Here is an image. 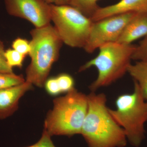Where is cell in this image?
<instances>
[{"instance_id":"6da1fadb","label":"cell","mask_w":147,"mask_h":147,"mask_svg":"<svg viewBox=\"0 0 147 147\" xmlns=\"http://www.w3.org/2000/svg\"><path fill=\"white\" fill-rule=\"evenodd\" d=\"M87 97L88 111L81 134L88 147H125L126 135L109 113L105 95L91 92Z\"/></svg>"},{"instance_id":"7a4b0ae2","label":"cell","mask_w":147,"mask_h":147,"mask_svg":"<svg viewBox=\"0 0 147 147\" xmlns=\"http://www.w3.org/2000/svg\"><path fill=\"white\" fill-rule=\"evenodd\" d=\"M53 104L46 116L44 129L51 137L81 134L88 111L87 95L74 88L65 95L55 98Z\"/></svg>"},{"instance_id":"3957f363","label":"cell","mask_w":147,"mask_h":147,"mask_svg":"<svg viewBox=\"0 0 147 147\" xmlns=\"http://www.w3.org/2000/svg\"><path fill=\"white\" fill-rule=\"evenodd\" d=\"M30 32L31 62L26 69V81L42 88L53 64L59 59L63 42L50 24L42 28H35Z\"/></svg>"},{"instance_id":"277c9868","label":"cell","mask_w":147,"mask_h":147,"mask_svg":"<svg viewBox=\"0 0 147 147\" xmlns=\"http://www.w3.org/2000/svg\"><path fill=\"white\" fill-rule=\"evenodd\" d=\"M135 47L131 44L117 42L100 46L97 56L79 69V71H83L92 67L97 69V78L89 87L91 91L95 92L100 88L108 86L123 77L127 72Z\"/></svg>"},{"instance_id":"5b68a950","label":"cell","mask_w":147,"mask_h":147,"mask_svg":"<svg viewBox=\"0 0 147 147\" xmlns=\"http://www.w3.org/2000/svg\"><path fill=\"white\" fill-rule=\"evenodd\" d=\"M115 105V110L108 108L109 113L123 129L130 144L139 147L145 138L147 100L145 99L136 82H134L133 92L119 96L116 99Z\"/></svg>"},{"instance_id":"8992f818","label":"cell","mask_w":147,"mask_h":147,"mask_svg":"<svg viewBox=\"0 0 147 147\" xmlns=\"http://www.w3.org/2000/svg\"><path fill=\"white\" fill-rule=\"evenodd\" d=\"M51 21L63 43L84 48L88 39L93 22L90 18L69 5L50 4Z\"/></svg>"},{"instance_id":"52a82bcc","label":"cell","mask_w":147,"mask_h":147,"mask_svg":"<svg viewBox=\"0 0 147 147\" xmlns=\"http://www.w3.org/2000/svg\"><path fill=\"white\" fill-rule=\"evenodd\" d=\"M137 13L119 14L93 22L84 50L92 53L104 44L117 42L127 24Z\"/></svg>"},{"instance_id":"ba28073f","label":"cell","mask_w":147,"mask_h":147,"mask_svg":"<svg viewBox=\"0 0 147 147\" xmlns=\"http://www.w3.org/2000/svg\"><path fill=\"white\" fill-rule=\"evenodd\" d=\"M4 2L9 15L26 19L35 28L50 24V4L45 0H5Z\"/></svg>"},{"instance_id":"9c48e42d","label":"cell","mask_w":147,"mask_h":147,"mask_svg":"<svg viewBox=\"0 0 147 147\" xmlns=\"http://www.w3.org/2000/svg\"><path fill=\"white\" fill-rule=\"evenodd\" d=\"M32 87L31 83L26 81L20 85L0 90V119L13 115L18 110L21 98Z\"/></svg>"},{"instance_id":"30bf717a","label":"cell","mask_w":147,"mask_h":147,"mask_svg":"<svg viewBox=\"0 0 147 147\" xmlns=\"http://www.w3.org/2000/svg\"><path fill=\"white\" fill-rule=\"evenodd\" d=\"M130 12L147 13V0H121L115 4L99 7L90 19L95 22L110 16Z\"/></svg>"},{"instance_id":"8fae6325","label":"cell","mask_w":147,"mask_h":147,"mask_svg":"<svg viewBox=\"0 0 147 147\" xmlns=\"http://www.w3.org/2000/svg\"><path fill=\"white\" fill-rule=\"evenodd\" d=\"M147 35V13H137L128 22L117 42L124 44L131 42Z\"/></svg>"},{"instance_id":"7c38bea8","label":"cell","mask_w":147,"mask_h":147,"mask_svg":"<svg viewBox=\"0 0 147 147\" xmlns=\"http://www.w3.org/2000/svg\"><path fill=\"white\" fill-rule=\"evenodd\" d=\"M139 85L143 96L147 100V62L138 61L130 64L127 72Z\"/></svg>"},{"instance_id":"4fadbf2b","label":"cell","mask_w":147,"mask_h":147,"mask_svg":"<svg viewBox=\"0 0 147 147\" xmlns=\"http://www.w3.org/2000/svg\"><path fill=\"white\" fill-rule=\"evenodd\" d=\"M69 5L81 11L85 16L91 18L99 7L98 0H68Z\"/></svg>"},{"instance_id":"5bb4252c","label":"cell","mask_w":147,"mask_h":147,"mask_svg":"<svg viewBox=\"0 0 147 147\" xmlns=\"http://www.w3.org/2000/svg\"><path fill=\"white\" fill-rule=\"evenodd\" d=\"M25 81L22 75L0 72V90L20 85Z\"/></svg>"},{"instance_id":"9a60e30c","label":"cell","mask_w":147,"mask_h":147,"mask_svg":"<svg viewBox=\"0 0 147 147\" xmlns=\"http://www.w3.org/2000/svg\"><path fill=\"white\" fill-rule=\"evenodd\" d=\"M5 56L7 64L10 67L21 68L26 56L13 49L9 48L5 50Z\"/></svg>"},{"instance_id":"2e32d148","label":"cell","mask_w":147,"mask_h":147,"mask_svg":"<svg viewBox=\"0 0 147 147\" xmlns=\"http://www.w3.org/2000/svg\"><path fill=\"white\" fill-rule=\"evenodd\" d=\"M56 78L61 93H67L75 88L74 79L69 74L66 73L61 74Z\"/></svg>"},{"instance_id":"e0dca14e","label":"cell","mask_w":147,"mask_h":147,"mask_svg":"<svg viewBox=\"0 0 147 147\" xmlns=\"http://www.w3.org/2000/svg\"><path fill=\"white\" fill-rule=\"evenodd\" d=\"M131 59L147 62V35L139 45L136 46Z\"/></svg>"},{"instance_id":"ac0fdd59","label":"cell","mask_w":147,"mask_h":147,"mask_svg":"<svg viewBox=\"0 0 147 147\" xmlns=\"http://www.w3.org/2000/svg\"><path fill=\"white\" fill-rule=\"evenodd\" d=\"M11 47L12 49L26 57L30 55L31 51L30 42L27 39L17 38L12 42Z\"/></svg>"},{"instance_id":"d6986e66","label":"cell","mask_w":147,"mask_h":147,"mask_svg":"<svg viewBox=\"0 0 147 147\" xmlns=\"http://www.w3.org/2000/svg\"><path fill=\"white\" fill-rule=\"evenodd\" d=\"M44 86L46 91L51 95H57L61 93L56 77L47 79Z\"/></svg>"},{"instance_id":"ffe728a7","label":"cell","mask_w":147,"mask_h":147,"mask_svg":"<svg viewBox=\"0 0 147 147\" xmlns=\"http://www.w3.org/2000/svg\"><path fill=\"white\" fill-rule=\"evenodd\" d=\"M5 51L3 42L0 40V72L13 73V68L8 65L6 60Z\"/></svg>"},{"instance_id":"44dd1931","label":"cell","mask_w":147,"mask_h":147,"mask_svg":"<svg viewBox=\"0 0 147 147\" xmlns=\"http://www.w3.org/2000/svg\"><path fill=\"white\" fill-rule=\"evenodd\" d=\"M26 147H56L51 139V136L45 129H43L41 137L34 144Z\"/></svg>"},{"instance_id":"7402d4cb","label":"cell","mask_w":147,"mask_h":147,"mask_svg":"<svg viewBox=\"0 0 147 147\" xmlns=\"http://www.w3.org/2000/svg\"><path fill=\"white\" fill-rule=\"evenodd\" d=\"M49 4L61 5H68V0H45Z\"/></svg>"}]
</instances>
